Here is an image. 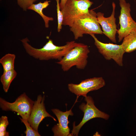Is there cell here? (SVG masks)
Returning a JSON list of instances; mask_svg holds the SVG:
<instances>
[{
  "mask_svg": "<svg viewBox=\"0 0 136 136\" xmlns=\"http://www.w3.org/2000/svg\"><path fill=\"white\" fill-rule=\"evenodd\" d=\"M26 52L30 56L41 60H47L51 59L61 60L74 45V41L68 42L63 46H56L52 40L49 39L42 48L38 49L33 47L28 43L27 38L21 40Z\"/></svg>",
  "mask_w": 136,
  "mask_h": 136,
  "instance_id": "6da1fadb",
  "label": "cell"
},
{
  "mask_svg": "<svg viewBox=\"0 0 136 136\" xmlns=\"http://www.w3.org/2000/svg\"><path fill=\"white\" fill-rule=\"evenodd\" d=\"M89 52L87 45L76 42L73 48L56 63L61 66V69L64 72L68 71L74 66L78 69H83L87 65Z\"/></svg>",
  "mask_w": 136,
  "mask_h": 136,
  "instance_id": "7a4b0ae2",
  "label": "cell"
},
{
  "mask_svg": "<svg viewBox=\"0 0 136 136\" xmlns=\"http://www.w3.org/2000/svg\"><path fill=\"white\" fill-rule=\"evenodd\" d=\"M70 27L75 40L85 34H103L98 21L97 13L92 10L77 18Z\"/></svg>",
  "mask_w": 136,
  "mask_h": 136,
  "instance_id": "3957f363",
  "label": "cell"
},
{
  "mask_svg": "<svg viewBox=\"0 0 136 136\" xmlns=\"http://www.w3.org/2000/svg\"><path fill=\"white\" fill-rule=\"evenodd\" d=\"M93 4L89 0H67L61 10L63 16L62 25L70 27L77 18L88 13Z\"/></svg>",
  "mask_w": 136,
  "mask_h": 136,
  "instance_id": "277c9868",
  "label": "cell"
},
{
  "mask_svg": "<svg viewBox=\"0 0 136 136\" xmlns=\"http://www.w3.org/2000/svg\"><path fill=\"white\" fill-rule=\"evenodd\" d=\"M86 104L82 103L79 107V108L84 113L83 118L79 124L77 126L75 123L73 124V129L70 136H78L81 128L89 120L95 118H101L107 120L110 117L109 115L99 110L95 106L92 97L90 96L85 97Z\"/></svg>",
  "mask_w": 136,
  "mask_h": 136,
  "instance_id": "5b68a950",
  "label": "cell"
},
{
  "mask_svg": "<svg viewBox=\"0 0 136 136\" xmlns=\"http://www.w3.org/2000/svg\"><path fill=\"white\" fill-rule=\"evenodd\" d=\"M24 93L19 96L15 101L11 103L2 98H0V107L6 111L15 112L20 115L22 118L28 120L34 103Z\"/></svg>",
  "mask_w": 136,
  "mask_h": 136,
  "instance_id": "8992f818",
  "label": "cell"
},
{
  "mask_svg": "<svg viewBox=\"0 0 136 136\" xmlns=\"http://www.w3.org/2000/svg\"><path fill=\"white\" fill-rule=\"evenodd\" d=\"M90 35L94 40V44L99 52L107 60L112 59L119 66H123V55L125 52L121 44L104 43L99 41L94 34Z\"/></svg>",
  "mask_w": 136,
  "mask_h": 136,
  "instance_id": "52a82bcc",
  "label": "cell"
},
{
  "mask_svg": "<svg viewBox=\"0 0 136 136\" xmlns=\"http://www.w3.org/2000/svg\"><path fill=\"white\" fill-rule=\"evenodd\" d=\"M121 8L119 17L120 28L118 29V42H120L124 38L132 31L136 30V22L132 18L130 14V5L125 0H119Z\"/></svg>",
  "mask_w": 136,
  "mask_h": 136,
  "instance_id": "ba28073f",
  "label": "cell"
},
{
  "mask_svg": "<svg viewBox=\"0 0 136 136\" xmlns=\"http://www.w3.org/2000/svg\"><path fill=\"white\" fill-rule=\"evenodd\" d=\"M105 85V82L103 77H95L86 79L78 84H69L68 87L70 92L78 97L82 96L85 97L89 92L99 89Z\"/></svg>",
  "mask_w": 136,
  "mask_h": 136,
  "instance_id": "9c48e42d",
  "label": "cell"
},
{
  "mask_svg": "<svg viewBox=\"0 0 136 136\" xmlns=\"http://www.w3.org/2000/svg\"><path fill=\"white\" fill-rule=\"evenodd\" d=\"M45 99L44 95L43 96L41 95L38 96L37 100L34 102L28 120L32 128L37 131H38L40 123L46 117H50L55 121H57L55 118L46 111L44 103Z\"/></svg>",
  "mask_w": 136,
  "mask_h": 136,
  "instance_id": "30bf717a",
  "label": "cell"
},
{
  "mask_svg": "<svg viewBox=\"0 0 136 136\" xmlns=\"http://www.w3.org/2000/svg\"><path fill=\"white\" fill-rule=\"evenodd\" d=\"M112 11L110 17H105L104 13L101 12L97 13V17L98 22L102 27L103 33L112 42L116 43V35L118 29L115 16L116 5L114 2L112 3Z\"/></svg>",
  "mask_w": 136,
  "mask_h": 136,
  "instance_id": "8fae6325",
  "label": "cell"
},
{
  "mask_svg": "<svg viewBox=\"0 0 136 136\" xmlns=\"http://www.w3.org/2000/svg\"><path fill=\"white\" fill-rule=\"evenodd\" d=\"M72 108L65 112L57 109H51L58 122V123L54 125L52 129L54 136H70V129L68 124L70 122L68 120V118L69 116L74 115Z\"/></svg>",
  "mask_w": 136,
  "mask_h": 136,
  "instance_id": "7c38bea8",
  "label": "cell"
},
{
  "mask_svg": "<svg viewBox=\"0 0 136 136\" xmlns=\"http://www.w3.org/2000/svg\"><path fill=\"white\" fill-rule=\"evenodd\" d=\"M50 2V1L46 0L43 3L40 2L37 4H33L28 8V10L34 11L40 15L43 20L45 27L46 28L49 27V21H53L54 19L52 17H48L44 15L43 10L49 5Z\"/></svg>",
  "mask_w": 136,
  "mask_h": 136,
  "instance_id": "4fadbf2b",
  "label": "cell"
},
{
  "mask_svg": "<svg viewBox=\"0 0 136 136\" xmlns=\"http://www.w3.org/2000/svg\"><path fill=\"white\" fill-rule=\"evenodd\" d=\"M121 44L125 52L129 53L136 50V30L125 37Z\"/></svg>",
  "mask_w": 136,
  "mask_h": 136,
  "instance_id": "5bb4252c",
  "label": "cell"
},
{
  "mask_svg": "<svg viewBox=\"0 0 136 136\" xmlns=\"http://www.w3.org/2000/svg\"><path fill=\"white\" fill-rule=\"evenodd\" d=\"M17 74L16 72L14 69L3 71L0 80L3 90L5 92H8L11 84L16 77Z\"/></svg>",
  "mask_w": 136,
  "mask_h": 136,
  "instance_id": "9a60e30c",
  "label": "cell"
},
{
  "mask_svg": "<svg viewBox=\"0 0 136 136\" xmlns=\"http://www.w3.org/2000/svg\"><path fill=\"white\" fill-rule=\"evenodd\" d=\"M16 57L14 54L8 53L0 59V63L3 67L4 71L14 69V62Z\"/></svg>",
  "mask_w": 136,
  "mask_h": 136,
  "instance_id": "2e32d148",
  "label": "cell"
},
{
  "mask_svg": "<svg viewBox=\"0 0 136 136\" xmlns=\"http://www.w3.org/2000/svg\"><path fill=\"white\" fill-rule=\"evenodd\" d=\"M21 121L25 124L26 130L25 132L26 136H40L38 131L34 130L31 126L27 119L20 118Z\"/></svg>",
  "mask_w": 136,
  "mask_h": 136,
  "instance_id": "e0dca14e",
  "label": "cell"
},
{
  "mask_svg": "<svg viewBox=\"0 0 136 136\" xmlns=\"http://www.w3.org/2000/svg\"><path fill=\"white\" fill-rule=\"evenodd\" d=\"M56 10L57 19V30L58 32H60L62 28V25L63 20V16L60 10L59 6V0H56Z\"/></svg>",
  "mask_w": 136,
  "mask_h": 136,
  "instance_id": "ac0fdd59",
  "label": "cell"
},
{
  "mask_svg": "<svg viewBox=\"0 0 136 136\" xmlns=\"http://www.w3.org/2000/svg\"><path fill=\"white\" fill-rule=\"evenodd\" d=\"M38 0H17L18 6L23 10L26 11L28 8Z\"/></svg>",
  "mask_w": 136,
  "mask_h": 136,
  "instance_id": "d6986e66",
  "label": "cell"
},
{
  "mask_svg": "<svg viewBox=\"0 0 136 136\" xmlns=\"http://www.w3.org/2000/svg\"><path fill=\"white\" fill-rule=\"evenodd\" d=\"M9 124L8 117L6 116H2L0 118V132L6 131Z\"/></svg>",
  "mask_w": 136,
  "mask_h": 136,
  "instance_id": "ffe728a7",
  "label": "cell"
},
{
  "mask_svg": "<svg viewBox=\"0 0 136 136\" xmlns=\"http://www.w3.org/2000/svg\"><path fill=\"white\" fill-rule=\"evenodd\" d=\"M67 0H61L59 3V6L60 10H61L64 6Z\"/></svg>",
  "mask_w": 136,
  "mask_h": 136,
  "instance_id": "44dd1931",
  "label": "cell"
},
{
  "mask_svg": "<svg viewBox=\"0 0 136 136\" xmlns=\"http://www.w3.org/2000/svg\"><path fill=\"white\" fill-rule=\"evenodd\" d=\"M9 132L6 130L0 132V136H9Z\"/></svg>",
  "mask_w": 136,
  "mask_h": 136,
  "instance_id": "7402d4cb",
  "label": "cell"
}]
</instances>
